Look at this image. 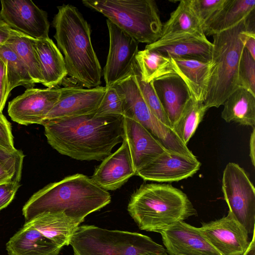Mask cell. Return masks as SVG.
I'll return each mask as SVG.
<instances>
[{
    "label": "cell",
    "instance_id": "obj_4",
    "mask_svg": "<svg viewBox=\"0 0 255 255\" xmlns=\"http://www.w3.org/2000/svg\"><path fill=\"white\" fill-rule=\"evenodd\" d=\"M128 211L139 229L158 233L197 215L186 194L169 184H142L131 195Z\"/></svg>",
    "mask_w": 255,
    "mask_h": 255
},
{
    "label": "cell",
    "instance_id": "obj_2",
    "mask_svg": "<svg viewBox=\"0 0 255 255\" xmlns=\"http://www.w3.org/2000/svg\"><path fill=\"white\" fill-rule=\"evenodd\" d=\"M109 192L80 173L49 183L34 193L23 206L25 222L44 213L64 212L79 225L91 213L108 205Z\"/></svg>",
    "mask_w": 255,
    "mask_h": 255
},
{
    "label": "cell",
    "instance_id": "obj_16",
    "mask_svg": "<svg viewBox=\"0 0 255 255\" xmlns=\"http://www.w3.org/2000/svg\"><path fill=\"white\" fill-rule=\"evenodd\" d=\"M169 255H222L202 236L198 228L178 222L159 233Z\"/></svg>",
    "mask_w": 255,
    "mask_h": 255
},
{
    "label": "cell",
    "instance_id": "obj_6",
    "mask_svg": "<svg viewBox=\"0 0 255 255\" xmlns=\"http://www.w3.org/2000/svg\"><path fill=\"white\" fill-rule=\"evenodd\" d=\"M82 3L107 17L138 43L158 40L162 24L153 0H84Z\"/></svg>",
    "mask_w": 255,
    "mask_h": 255
},
{
    "label": "cell",
    "instance_id": "obj_13",
    "mask_svg": "<svg viewBox=\"0 0 255 255\" xmlns=\"http://www.w3.org/2000/svg\"><path fill=\"white\" fill-rule=\"evenodd\" d=\"M198 229L206 240L222 255H242L249 245L248 233L230 211L227 216L203 223Z\"/></svg>",
    "mask_w": 255,
    "mask_h": 255
},
{
    "label": "cell",
    "instance_id": "obj_22",
    "mask_svg": "<svg viewBox=\"0 0 255 255\" xmlns=\"http://www.w3.org/2000/svg\"><path fill=\"white\" fill-rule=\"evenodd\" d=\"M61 249L37 229L25 225L6 244L9 255H58Z\"/></svg>",
    "mask_w": 255,
    "mask_h": 255
},
{
    "label": "cell",
    "instance_id": "obj_27",
    "mask_svg": "<svg viewBox=\"0 0 255 255\" xmlns=\"http://www.w3.org/2000/svg\"><path fill=\"white\" fill-rule=\"evenodd\" d=\"M222 118L227 123L254 127L255 125V95L239 87L224 102Z\"/></svg>",
    "mask_w": 255,
    "mask_h": 255
},
{
    "label": "cell",
    "instance_id": "obj_7",
    "mask_svg": "<svg viewBox=\"0 0 255 255\" xmlns=\"http://www.w3.org/2000/svg\"><path fill=\"white\" fill-rule=\"evenodd\" d=\"M70 245L74 255H142L165 250L148 236L138 233L88 225L79 226Z\"/></svg>",
    "mask_w": 255,
    "mask_h": 255
},
{
    "label": "cell",
    "instance_id": "obj_15",
    "mask_svg": "<svg viewBox=\"0 0 255 255\" xmlns=\"http://www.w3.org/2000/svg\"><path fill=\"white\" fill-rule=\"evenodd\" d=\"M106 89V87L101 86L91 88L79 86L63 87L59 100L46 116L42 123L95 113Z\"/></svg>",
    "mask_w": 255,
    "mask_h": 255
},
{
    "label": "cell",
    "instance_id": "obj_11",
    "mask_svg": "<svg viewBox=\"0 0 255 255\" xmlns=\"http://www.w3.org/2000/svg\"><path fill=\"white\" fill-rule=\"evenodd\" d=\"M0 14L11 29L35 39L49 37L46 11L30 0H1Z\"/></svg>",
    "mask_w": 255,
    "mask_h": 255
},
{
    "label": "cell",
    "instance_id": "obj_9",
    "mask_svg": "<svg viewBox=\"0 0 255 255\" xmlns=\"http://www.w3.org/2000/svg\"><path fill=\"white\" fill-rule=\"evenodd\" d=\"M222 190L224 199L237 220L249 234L255 231V189L239 165L229 162L224 171Z\"/></svg>",
    "mask_w": 255,
    "mask_h": 255
},
{
    "label": "cell",
    "instance_id": "obj_37",
    "mask_svg": "<svg viewBox=\"0 0 255 255\" xmlns=\"http://www.w3.org/2000/svg\"><path fill=\"white\" fill-rule=\"evenodd\" d=\"M0 148L13 153L17 151L14 146L10 123L0 112Z\"/></svg>",
    "mask_w": 255,
    "mask_h": 255
},
{
    "label": "cell",
    "instance_id": "obj_3",
    "mask_svg": "<svg viewBox=\"0 0 255 255\" xmlns=\"http://www.w3.org/2000/svg\"><path fill=\"white\" fill-rule=\"evenodd\" d=\"M57 9L52 21L54 37L63 54L68 75L82 87L99 86L102 70L91 42L89 24L72 5L64 4Z\"/></svg>",
    "mask_w": 255,
    "mask_h": 255
},
{
    "label": "cell",
    "instance_id": "obj_21",
    "mask_svg": "<svg viewBox=\"0 0 255 255\" xmlns=\"http://www.w3.org/2000/svg\"><path fill=\"white\" fill-rule=\"evenodd\" d=\"M33 43L40 66L41 84L47 88H56L68 75L63 55L49 37L33 39Z\"/></svg>",
    "mask_w": 255,
    "mask_h": 255
},
{
    "label": "cell",
    "instance_id": "obj_23",
    "mask_svg": "<svg viewBox=\"0 0 255 255\" xmlns=\"http://www.w3.org/2000/svg\"><path fill=\"white\" fill-rule=\"evenodd\" d=\"M24 225L37 229L61 248L70 245L79 226L62 212L40 214Z\"/></svg>",
    "mask_w": 255,
    "mask_h": 255
},
{
    "label": "cell",
    "instance_id": "obj_32",
    "mask_svg": "<svg viewBox=\"0 0 255 255\" xmlns=\"http://www.w3.org/2000/svg\"><path fill=\"white\" fill-rule=\"evenodd\" d=\"M132 73L142 97L152 114L163 125L173 129L153 89L152 82L148 83L141 79L136 62L132 67Z\"/></svg>",
    "mask_w": 255,
    "mask_h": 255
},
{
    "label": "cell",
    "instance_id": "obj_41",
    "mask_svg": "<svg viewBox=\"0 0 255 255\" xmlns=\"http://www.w3.org/2000/svg\"><path fill=\"white\" fill-rule=\"evenodd\" d=\"M250 157L254 166L255 165V128L253 127L250 139Z\"/></svg>",
    "mask_w": 255,
    "mask_h": 255
},
{
    "label": "cell",
    "instance_id": "obj_24",
    "mask_svg": "<svg viewBox=\"0 0 255 255\" xmlns=\"http://www.w3.org/2000/svg\"><path fill=\"white\" fill-rule=\"evenodd\" d=\"M174 73L187 85L191 97L203 102L208 84L210 61L170 58Z\"/></svg>",
    "mask_w": 255,
    "mask_h": 255
},
{
    "label": "cell",
    "instance_id": "obj_1",
    "mask_svg": "<svg viewBox=\"0 0 255 255\" xmlns=\"http://www.w3.org/2000/svg\"><path fill=\"white\" fill-rule=\"evenodd\" d=\"M95 113L43 122L50 145L61 154L80 161H102L124 137L122 116Z\"/></svg>",
    "mask_w": 255,
    "mask_h": 255
},
{
    "label": "cell",
    "instance_id": "obj_29",
    "mask_svg": "<svg viewBox=\"0 0 255 255\" xmlns=\"http://www.w3.org/2000/svg\"><path fill=\"white\" fill-rule=\"evenodd\" d=\"M33 39L11 29L10 36L5 44L24 63L35 83H42L43 79L40 66Z\"/></svg>",
    "mask_w": 255,
    "mask_h": 255
},
{
    "label": "cell",
    "instance_id": "obj_43",
    "mask_svg": "<svg viewBox=\"0 0 255 255\" xmlns=\"http://www.w3.org/2000/svg\"><path fill=\"white\" fill-rule=\"evenodd\" d=\"M142 255H169L166 250L159 253H148Z\"/></svg>",
    "mask_w": 255,
    "mask_h": 255
},
{
    "label": "cell",
    "instance_id": "obj_10",
    "mask_svg": "<svg viewBox=\"0 0 255 255\" xmlns=\"http://www.w3.org/2000/svg\"><path fill=\"white\" fill-rule=\"evenodd\" d=\"M110 45L103 76L106 87L126 78L132 73L138 50V42L107 19Z\"/></svg>",
    "mask_w": 255,
    "mask_h": 255
},
{
    "label": "cell",
    "instance_id": "obj_44",
    "mask_svg": "<svg viewBox=\"0 0 255 255\" xmlns=\"http://www.w3.org/2000/svg\"><path fill=\"white\" fill-rule=\"evenodd\" d=\"M16 152H15V153H16ZM15 153H11L8 152L7 151L4 150L3 149L0 148V155H2V156H10V155H12V154H14Z\"/></svg>",
    "mask_w": 255,
    "mask_h": 255
},
{
    "label": "cell",
    "instance_id": "obj_34",
    "mask_svg": "<svg viewBox=\"0 0 255 255\" xmlns=\"http://www.w3.org/2000/svg\"><path fill=\"white\" fill-rule=\"evenodd\" d=\"M124 104V98L121 93L114 86L106 87L101 103L94 114L98 117L123 116Z\"/></svg>",
    "mask_w": 255,
    "mask_h": 255
},
{
    "label": "cell",
    "instance_id": "obj_28",
    "mask_svg": "<svg viewBox=\"0 0 255 255\" xmlns=\"http://www.w3.org/2000/svg\"><path fill=\"white\" fill-rule=\"evenodd\" d=\"M141 79L149 83L161 77L175 73L170 58L147 44L135 57Z\"/></svg>",
    "mask_w": 255,
    "mask_h": 255
},
{
    "label": "cell",
    "instance_id": "obj_40",
    "mask_svg": "<svg viewBox=\"0 0 255 255\" xmlns=\"http://www.w3.org/2000/svg\"><path fill=\"white\" fill-rule=\"evenodd\" d=\"M11 30L0 14V45L6 43L10 36Z\"/></svg>",
    "mask_w": 255,
    "mask_h": 255
},
{
    "label": "cell",
    "instance_id": "obj_17",
    "mask_svg": "<svg viewBox=\"0 0 255 255\" xmlns=\"http://www.w3.org/2000/svg\"><path fill=\"white\" fill-rule=\"evenodd\" d=\"M135 173L128 144L123 140L121 146L96 167L91 178L104 190L114 191Z\"/></svg>",
    "mask_w": 255,
    "mask_h": 255
},
{
    "label": "cell",
    "instance_id": "obj_14",
    "mask_svg": "<svg viewBox=\"0 0 255 255\" xmlns=\"http://www.w3.org/2000/svg\"><path fill=\"white\" fill-rule=\"evenodd\" d=\"M201 165L196 157L167 151L139 169L135 175L146 181L177 182L192 176Z\"/></svg>",
    "mask_w": 255,
    "mask_h": 255
},
{
    "label": "cell",
    "instance_id": "obj_25",
    "mask_svg": "<svg viewBox=\"0 0 255 255\" xmlns=\"http://www.w3.org/2000/svg\"><path fill=\"white\" fill-rule=\"evenodd\" d=\"M189 35L206 37L203 25L192 7L191 0H182L162 26L160 38Z\"/></svg>",
    "mask_w": 255,
    "mask_h": 255
},
{
    "label": "cell",
    "instance_id": "obj_8",
    "mask_svg": "<svg viewBox=\"0 0 255 255\" xmlns=\"http://www.w3.org/2000/svg\"><path fill=\"white\" fill-rule=\"evenodd\" d=\"M113 86L124 98L123 117L140 124L169 151L196 157L173 129L163 125L152 114L142 97L132 73Z\"/></svg>",
    "mask_w": 255,
    "mask_h": 255
},
{
    "label": "cell",
    "instance_id": "obj_18",
    "mask_svg": "<svg viewBox=\"0 0 255 255\" xmlns=\"http://www.w3.org/2000/svg\"><path fill=\"white\" fill-rule=\"evenodd\" d=\"M123 140L128 144L136 172L164 152L169 151L136 121L124 117Z\"/></svg>",
    "mask_w": 255,
    "mask_h": 255
},
{
    "label": "cell",
    "instance_id": "obj_12",
    "mask_svg": "<svg viewBox=\"0 0 255 255\" xmlns=\"http://www.w3.org/2000/svg\"><path fill=\"white\" fill-rule=\"evenodd\" d=\"M63 88H29L9 102L7 112L19 124L41 125L45 117L59 100Z\"/></svg>",
    "mask_w": 255,
    "mask_h": 255
},
{
    "label": "cell",
    "instance_id": "obj_19",
    "mask_svg": "<svg viewBox=\"0 0 255 255\" xmlns=\"http://www.w3.org/2000/svg\"><path fill=\"white\" fill-rule=\"evenodd\" d=\"M152 84L173 128L191 98L189 89L175 73L158 78L152 81Z\"/></svg>",
    "mask_w": 255,
    "mask_h": 255
},
{
    "label": "cell",
    "instance_id": "obj_39",
    "mask_svg": "<svg viewBox=\"0 0 255 255\" xmlns=\"http://www.w3.org/2000/svg\"><path fill=\"white\" fill-rule=\"evenodd\" d=\"M9 94L6 64L0 57V112L2 113L4 109Z\"/></svg>",
    "mask_w": 255,
    "mask_h": 255
},
{
    "label": "cell",
    "instance_id": "obj_36",
    "mask_svg": "<svg viewBox=\"0 0 255 255\" xmlns=\"http://www.w3.org/2000/svg\"><path fill=\"white\" fill-rule=\"evenodd\" d=\"M227 0H191L192 7L204 26L222 8Z\"/></svg>",
    "mask_w": 255,
    "mask_h": 255
},
{
    "label": "cell",
    "instance_id": "obj_35",
    "mask_svg": "<svg viewBox=\"0 0 255 255\" xmlns=\"http://www.w3.org/2000/svg\"><path fill=\"white\" fill-rule=\"evenodd\" d=\"M239 87L244 88L255 95V59L244 48L238 70Z\"/></svg>",
    "mask_w": 255,
    "mask_h": 255
},
{
    "label": "cell",
    "instance_id": "obj_33",
    "mask_svg": "<svg viewBox=\"0 0 255 255\" xmlns=\"http://www.w3.org/2000/svg\"><path fill=\"white\" fill-rule=\"evenodd\" d=\"M24 157L20 150L8 156L0 155V184L20 182Z\"/></svg>",
    "mask_w": 255,
    "mask_h": 255
},
{
    "label": "cell",
    "instance_id": "obj_38",
    "mask_svg": "<svg viewBox=\"0 0 255 255\" xmlns=\"http://www.w3.org/2000/svg\"><path fill=\"white\" fill-rule=\"evenodd\" d=\"M20 187L19 182H11L0 184V211L12 202Z\"/></svg>",
    "mask_w": 255,
    "mask_h": 255
},
{
    "label": "cell",
    "instance_id": "obj_20",
    "mask_svg": "<svg viewBox=\"0 0 255 255\" xmlns=\"http://www.w3.org/2000/svg\"><path fill=\"white\" fill-rule=\"evenodd\" d=\"M169 58L210 61L213 44L207 37L190 35L160 39L147 44Z\"/></svg>",
    "mask_w": 255,
    "mask_h": 255
},
{
    "label": "cell",
    "instance_id": "obj_5",
    "mask_svg": "<svg viewBox=\"0 0 255 255\" xmlns=\"http://www.w3.org/2000/svg\"><path fill=\"white\" fill-rule=\"evenodd\" d=\"M255 25V11L234 26L213 35L210 76L203 103L218 108L238 88L239 66L244 48L241 32Z\"/></svg>",
    "mask_w": 255,
    "mask_h": 255
},
{
    "label": "cell",
    "instance_id": "obj_26",
    "mask_svg": "<svg viewBox=\"0 0 255 255\" xmlns=\"http://www.w3.org/2000/svg\"><path fill=\"white\" fill-rule=\"evenodd\" d=\"M255 9V0H227L218 12L203 27L205 34L213 35L228 29Z\"/></svg>",
    "mask_w": 255,
    "mask_h": 255
},
{
    "label": "cell",
    "instance_id": "obj_42",
    "mask_svg": "<svg viewBox=\"0 0 255 255\" xmlns=\"http://www.w3.org/2000/svg\"><path fill=\"white\" fill-rule=\"evenodd\" d=\"M242 255H255V235H252V239L246 252Z\"/></svg>",
    "mask_w": 255,
    "mask_h": 255
},
{
    "label": "cell",
    "instance_id": "obj_30",
    "mask_svg": "<svg viewBox=\"0 0 255 255\" xmlns=\"http://www.w3.org/2000/svg\"><path fill=\"white\" fill-rule=\"evenodd\" d=\"M208 109L202 101L192 97L186 103L179 118L173 126V129L186 145L195 132Z\"/></svg>",
    "mask_w": 255,
    "mask_h": 255
},
{
    "label": "cell",
    "instance_id": "obj_31",
    "mask_svg": "<svg viewBox=\"0 0 255 255\" xmlns=\"http://www.w3.org/2000/svg\"><path fill=\"white\" fill-rule=\"evenodd\" d=\"M0 57L5 62L8 91L22 86L26 89L33 88L35 82L27 67L17 54L5 43L0 45Z\"/></svg>",
    "mask_w": 255,
    "mask_h": 255
}]
</instances>
